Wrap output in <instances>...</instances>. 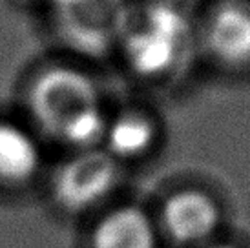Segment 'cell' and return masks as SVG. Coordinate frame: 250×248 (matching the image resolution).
<instances>
[{"mask_svg":"<svg viewBox=\"0 0 250 248\" xmlns=\"http://www.w3.org/2000/svg\"><path fill=\"white\" fill-rule=\"evenodd\" d=\"M28 106L42 130L61 139L77 119L99 108V97L84 73L71 68H53L33 83Z\"/></svg>","mask_w":250,"mask_h":248,"instance_id":"obj_1","label":"cell"},{"mask_svg":"<svg viewBox=\"0 0 250 248\" xmlns=\"http://www.w3.org/2000/svg\"><path fill=\"white\" fill-rule=\"evenodd\" d=\"M119 181V161L106 150L77 152L59 166L51 179V197L70 215L90 212L113 192Z\"/></svg>","mask_w":250,"mask_h":248,"instance_id":"obj_2","label":"cell"},{"mask_svg":"<svg viewBox=\"0 0 250 248\" xmlns=\"http://www.w3.org/2000/svg\"><path fill=\"white\" fill-rule=\"evenodd\" d=\"M187 33V17L177 11L152 6L146 24L130 37L126 44L128 59L137 73H165L177 59L179 42Z\"/></svg>","mask_w":250,"mask_h":248,"instance_id":"obj_3","label":"cell"},{"mask_svg":"<svg viewBox=\"0 0 250 248\" xmlns=\"http://www.w3.org/2000/svg\"><path fill=\"white\" fill-rule=\"evenodd\" d=\"M207 46L219 62L241 68L250 64V6L225 0L212 9L205 28Z\"/></svg>","mask_w":250,"mask_h":248,"instance_id":"obj_4","label":"cell"},{"mask_svg":"<svg viewBox=\"0 0 250 248\" xmlns=\"http://www.w3.org/2000/svg\"><path fill=\"white\" fill-rule=\"evenodd\" d=\"M161 221L165 232L174 241L194 245L208 239L219 227V208L207 193L181 190L165 201Z\"/></svg>","mask_w":250,"mask_h":248,"instance_id":"obj_5","label":"cell"},{"mask_svg":"<svg viewBox=\"0 0 250 248\" xmlns=\"http://www.w3.org/2000/svg\"><path fill=\"white\" fill-rule=\"evenodd\" d=\"M90 248H157V230L150 215L133 205L111 208L95 221Z\"/></svg>","mask_w":250,"mask_h":248,"instance_id":"obj_6","label":"cell"},{"mask_svg":"<svg viewBox=\"0 0 250 248\" xmlns=\"http://www.w3.org/2000/svg\"><path fill=\"white\" fill-rule=\"evenodd\" d=\"M42 150L33 133L11 121H0V188H22L37 179Z\"/></svg>","mask_w":250,"mask_h":248,"instance_id":"obj_7","label":"cell"},{"mask_svg":"<svg viewBox=\"0 0 250 248\" xmlns=\"http://www.w3.org/2000/svg\"><path fill=\"white\" fill-rule=\"evenodd\" d=\"M157 130L150 115L141 110H126L106 126L104 150L115 161L135 159L152 148Z\"/></svg>","mask_w":250,"mask_h":248,"instance_id":"obj_8","label":"cell"},{"mask_svg":"<svg viewBox=\"0 0 250 248\" xmlns=\"http://www.w3.org/2000/svg\"><path fill=\"white\" fill-rule=\"evenodd\" d=\"M195 0H152V6L155 7H165L170 11H177V13L187 15L188 7L194 6Z\"/></svg>","mask_w":250,"mask_h":248,"instance_id":"obj_9","label":"cell"},{"mask_svg":"<svg viewBox=\"0 0 250 248\" xmlns=\"http://www.w3.org/2000/svg\"><path fill=\"white\" fill-rule=\"evenodd\" d=\"M210 248H234V247H230V245H214V247Z\"/></svg>","mask_w":250,"mask_h":248,"instance_id":"obj_10","label":"cell"},{"mask_svg":"<svg viewBox=\"0 0 250 248\" xmlns=\"http://www.w3.org/2000/svg\"><path fill=\"white\" fill-rule=\"evenodd\" d=\"M68 2H75V0H68Z\"/></svg>","mask_w":250,"mask_h":248,"instance_id":"obj_11","label":"cell"}]
</instances>
